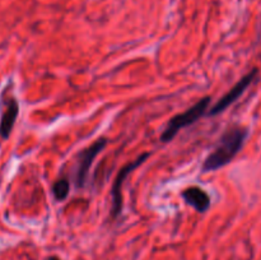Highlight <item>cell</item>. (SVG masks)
I'll return each mask as SVG.
<instances>
[{
  "instance_id": "6da1fadb",
  "label": "cell",
  "mask_w": 261,
  "mask_h": 260,
  "mask_svg": "<svg viewBox=\"0 0 261 260\" xmlns=\"http://www.w3.org/2000/svg\"><path fill=\"white\" fill-rule=\"evenodd\" d=\"M247 135H249V132H247L246 127L232 126L227 129L222 134L221 139H219L218 144L214 148L213 152L204 161L203 167H201L203 172L217 171L231 163L233 158L244 148Z\"/></svg>"
},
{
  "instance_id": "7a4b0ae2",
  "label": "cell",
  "mask_w": 261,
  "mask_h": 260,
  "mask_svg": "<svg viewBox=\"0 0 261 260\" xmlns=\"http://www.w3.org/2000/svg\"><path fill=\"white\" fill-rule=\"evenodd\" d=\"M209 103H211V97L206 96L204 97V98L199 99L194 106H191L190 109H188L186 111L171 117L166 129L163 130V133L161 134V142H171V140L177 135V133L180 132L181 129L189 126V125H193L194 122L198 121L201 116H204V115L206 114Z\"/></svg>"
},
{
  "instance_id": "3957f363",
  "label": "cell",
  "mask_w": 261,
  "mask_h": 260,
  "mask_svg": "<svg viewBox=\"0 0 261 260\" xmlns=\"http://www.w3.org/2000/svg\"><path fill=\"white\" fill-rule=\"evenodd\" d=\"M148 157H149V153H143L137 160L120 168V171L117 172L111 188V217L114 219L117 218L122 212V185H124V181L135 168L143 165Z\"/></svg>"
},
{
  "instance_id": "277c9868",
  "label": "cell",
  "mask_w": 261,
  "mask_h": 260,
  "mask_svg": "<svg viewBox=\"0 0 261 260\" xmlns=\"http://www.w3.org/2000/svg\"><path fill=\"white\" fill-rule=\"evenodd\" d=\"M106 145L107 140L105 138H99L96 142H93L91 145H88V147L79 152L75 166V175H74L75 176V185L78 188H83L86 185L88 172L91 170L92 165H93V161L105 149Z\"/></svg>"
},
{
  "instance_id": "5b68a950",
  "label": "cell",
  "mask_w": 261,
  "mask_h": 260,
  "mask_svg": "<svg viewBox=\"0 0 261 260\" xmlns=\"http://www.w3.org/2000/svg\"><path fill=\"white\" fill-rule=\"evenodd\" d=\"M257 73H259L257 69H252L250 73H247L246 75L242 76V78L240 79V81L237 82V83L234 84L223 97H221V99L209 110L208 116H216V115H219L223 111H226V110L228 109L232 103H234V102L246 92V89L251 86L252 82L256 79Z\"/></svg>"
},
{
  "instance_id": "8992f818",
  "label": "cell",
  "mask_w": 261,
  "mask_h": 260,
  "mask_svg": "<svg viewBox=\"0 0 261 260\" xmlns=\"http://www.w3.org/2000/svg\"><path fill=\"white\" fill-rule=\"evenodd\" d=\"M184 200L195 209L199 213H205L209 208H211V196L208 193L203 190V189L198 188V186H191V188L185 189L181 194Z\"/></svg>"
},
{
  "instance_id": "52a82bcc",
  "label": "cell",
  "mask_w": 261,
  "mask_h": 260,
  "mask_svg": "<svg viewBox=\"0 0 261 260\" xmlns=\"http://www.w3.org/2000/svg\"><path fill=\"white\" fill-rule=\"evenodd\" d=\"M18 114H19V105H18L17 99L12 97L7 101L5 109L2 114V119H0V138L2 139H8L10 137Z\"/></svg>"
},
{
  "instance_id": "ba28073f",
  "label": "cell",
  "mask_w": 261,
  "mask_h": 260,
  "mask_svg": "<svg viewBox=\"0 0 261 260\" xmlns=\"http://www.w3.org/2000/svg\"><path fill=\"white\" fill-rule=\"evenodd\" d=\"M70 190V183L66 178H60L53 185V194L58 201H63L68 198Z\"/></svg>"
},
{
  "instance_id": "9c48e42d",
  "label": "cell",
  "mask_w": 261,
  "mask_h": 260,
  "mask_svg": "<svg viewBox=\"0 0 261 260\" xmlns=\"http://www.w3.org/2000/svg\"><path fill=\"white\" fill-rule=\"evenodd\" d=\"M48 260H60L59 257H55V256H50L48 257Z\"/></svg>"
}]
</instances>
